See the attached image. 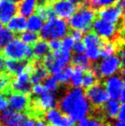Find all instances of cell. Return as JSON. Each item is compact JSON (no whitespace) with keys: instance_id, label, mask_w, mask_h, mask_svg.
Listing matches in <instances>:
<instances>
[{"instance_id":"d4e9b609","label":"cell","mask_w":125,"mask_h":126,"mask_svg":"<svg viewBox=\"0 0 125 126\" xmlns=\"http://www.w3.org/2000/svg\"><path fill=\"white\" fill-rule=\"evenodd\" d=\"M72 72H73V66L67 65L57 75L54 76L56 77L59 85H66L69 84V81L70 77H71Z\"/></svg>"},{"instance_id":"9a60e30c","label":"cell","mask_w":125,"mask_h":126,"mask_svg":"<svg viewBox=\"0 0 125 126\" xmlns=\"http://www.w3.org/2000/svg\"><path fill=\"white\" fill-rule=\"evenodd\" d=\"M18 11L17 5L8 0H2L0 2V22L2 24H7L10 19L16 15Z\"/></svg>"},{"instance_id":"60d3db41","label":"cell","mask_w":125,"mask_h":126,"mask_svg":"<svg viewBox=\"0 0 125 126\" xmlns=\"http://www.w3.org/2000/svg\"><path fill=\"white\" fill-rule=\"evenodd\" d=\"M57 1H61V0H50L51 3H54V2H57Z\"/></svg>"},{"instance_id":"1f68e13d","label":"cell","mask_w":125,"mask_h":126,"mask_svg":"<svg viewBox=\"0 0 125 126\" xmlns=\"http://www.w3.org/2000/svg\"><path fill=\"white\" fill-rule=\"evenodd\" d=\"M48 46L50 50L52 51L53 52L59 51L61 50V47H62V41L59 39H52V40H50V41L48 42Z\"/></svg>"},{"instance_id":"ffe728a7","label":"cell","mask_w":125,"mask_h":126,"mask_svg":"<svg viewBox=\"0 0 125 126\" xmlns=\"http://www.w3.org/2000/svg\"><path fill=\"white\" fill-rule=\"evenodd\" d=\"M36 5V0H22L19 4V7H17V8H18V11L20 15L26 17L30 16L34 12Z\"/></svg>"},{"instance_id":"9c48e42d","label":"cell","mask_w":125,"mask_h":126,"mask_svg":"<svg viewBox=\"0 0 125 126\" xmlns=\"http://www.w3.org/2000/svg\"><path fill=\"white\" fill-rule=\"evenodd\" d=\"M30 103V94L12 91L8 97V105L14 111L27 115Z\"/></svg>"},{"instance_id":"52a82bcc","label":"cell","mask_w":125,"mask_h":126,"mask_svg":"<svg viewBox=\"0 0 125 126\" xmlns=\"http://www.w3.org/2000/svg\"><path fill=\"white\" fill-rule=\"evenodd\" d=\"M124 0H117L109 6L101 8L97 11V16L99 19L114 24L124 23Z\"/></svg>"},{"instance_id":"4316f807","label":"cell","mask_w":125,"mask_h":126,"mask_svg":"<svg viewBox=\"0 0 125 126\" xmlns=\"http://www.w3.org/2000/svg\"><path fill=\"white\" fill-rule=\"evenodd\" d=\"M19 40H22L24 44L28 46H33L34 43H36L40 39V35L38 33L31 31H24L22 33H19Z\"/></svg>"},{"instance_id":"83f0119b","label":"cell","mask_w":125,"mask_h":126,"mask_svg":"<svg viewBox=\"0 0 125 126\" xmlns=\"http://www.w3.org/2000/svg\"><path fill=\"white\" fill-rule=\"evenodd\" d=\"M15 34L7 28H2L0 30V50L7 46L14 40Z\"/></svg>"},{"instance_id":"ee69618b","label":"cell","mask_w":125,"mask_h":126,"mask_svg":"<svg viewBox=\"0 0 125 126\" xmlns=\"http://www.w3.org/2000/svg\"><path fill=\"white\" fill-rule=\"evenodd\" d=\"M1 1H2V0H0V2H1Z\"/></svg>"},{"instance_id":"d590c367","label":"cell","mask_w":125,"mask_h":126,"mask_svg":"<svg viewBox=\"0 0 125 126\" xmlns=\"http://www.w3.org/2000/svg\"><path fill=\"white\" fill-rule=\"evenodd\" d=\"M7 106H8V99L3 94H0V111L5 110Z\"/></svg>"},{"instance_id":"8d00e7d4","label":"cell","mask_w":125,"mask_h":126,"mask_svg":"<svg viewBox=\"0 0 125 126\" xmlns=\"http://www.w3.org/2000/svg\"><path fill=\"white\" fill-rule=\"evenodd\" d=\"M124 103H121L120 105V109H119V111L117 113V117L118 120L120 122H124Z\"/></svg>"},{"instance_id":"ba28073f","label":"cell","mask_w":125,"mask_h":126,"mask_svg":"<svg viewBox=\"0 0 125 126\" xmlns=\"http://www.w3.org/2000/svg\"><path fill=\"white\" fill-rule=\"evenodd\" d=\"M84 94L86 99L90 103V107L102 106L110 99L102 79L95 83L94 86L84 90Z\"/></svg>"},{"instance_id":"8fae6325","label":"cell","mask_w":125,"mask_h":126,"mask_svg":"<svg viewBox=\"0 0 125 126\" xmlns=\"http://www.w3.org/2000/svg\"><path fill=\"white\" fill-rule=\"evenodd\" d=\"M104 86L106 89L110 98L115 100H119L121 91L124 88V81L122 76H111L108 79L103 80Z\"/></svg>"},{"instance_id":"30bf717a","label":"cell","mask_w":125,"mask_h":126,"mask_svg":"<svg viewBox=\"0 0 125 126\" xmlns=\"http://www.w3.org/2000/svg\"><path fill=\"white\" fill-rule=\"evenodd\" d=\"M29 118L23 113L14 111L11 109L0 111V126H23Z\"/></svg>"},{"instance_id":"8992f818","label":"cell","mask_w":125,"mask_h":126,"mask_svg":"<svg viewBox=\"0 0 125 126\" xmlns=\"http://www.w3.org/2000/svg\"><path fill=\"white\" fill-rule=\"evenodd\" d=\"M69 26L65 20L53 17L47 21L40 30V36L43 40H52L65 37L69 33Z\"/></svg>"},{"instance_id":"f35d334b","label":"cell","mask_w":125,"mask_h":126,"mask_svg":"<svg viewBox=\"0 0 125 126\" xmlns=\"http://www.w3.org/2000/svg\"><path fill=\"white\" fill-rule=\"evenodd\" d=\"M34 126H47V124L44 120H39V121H36Z\"/></svg>"},{"instance_id":"2e32d148","label":"cell","mask_w":125,"mask_h":126,"mask_svg":"<svg viewBox=\"0 0 125 126\" xmlns=\"http://www.w3.org/2000/svg\"><path fill=\"white\" fill-rule=\"evenodd\" d=\"M7 29L13 33H21L27 29V20L24 16L15 15L7 23Z\"/></svg>"},{"instance_id":"4dcf8cb0","label":"cell","mask_w":125,"mask_h":126,"mask_svg":"<svg viewBox=\"0 0 125 126\" xmlns=\"http://www.w3.org/2000/svg\"><path fill=\"white\" fill-rule=\"evenodd\" d=\"M74 44H75V40H73V38L70 35H66L65 37H63L61 50L70 52L74 47Z\"/></svg>"},{"instance_id":"d6986e66","label":"cell","mask_w":125,"mask_h":126,"mask_svg":"<svg viewBox=\"0 0 125 126\" xmlns=\"http://www.w3.org/2000/svg\"><path fill=\"white\" fill-rule=\"evenodd\" d=\"M34 11L35 14L43 21H48L55 17V15H54L52 8V3L43 5H36Z\"/></svg>"},{"instance_id":"f546056e","label":"cell","mask_w":125,"mask_h":126,"mask_svg":"<svg viewBox=\"0 0 125 126\" xmlns=\"http://www.w3.org/2000/svg\"><path fill=\"white\" fill-rule=\"evenodd\" d=\"M87 1H88L89 7H91L94 10H98L99 9L112 4L117 0H87Z\"/></svg>"},{"instance_id":"7402d4cb","label":"cell","mask_w":125,"mask_h":126,"mask_svg":"<svg viewBox=\"0 0 125 126\" xmlns=\"http://www.w3.org/2000/svg\"><path fill=\"white\" fill-rule=\"evenodd\" d=\"M27 20V28L31 32L38 33L42 29L44 26V21L40 17L35 15H31Z\"/></svg>"},{"instance_id":"44dd1931","label":"cell","mask_w":125,"mask_h":126,"mask_svg":"<svg viewBox=\"0 0 125 126\" xmlns=\"http://www.w3.org/2000/svg\"><path fill=\"white\" fill-rule=\"evenodd\" d=\"M99 80L94 74V72L92 70V69H87L83 70L82 74V86L84 88V90L90 87L94 86L95 83H97Z\"/></svg>"},{"instance_id":"484cf974","label":"cell","mask_w":125,"mask_h":126,"mask_svg":"<svg viewBox=\"0 0 125 126\" xmlns=\"http://www.w3.org/2000/svg\"><path fill=\"white\" fill-rule=\"evenodd\" d=\"M83 69L80 67L74 66L73 72H72L70 81H69V85L70 88H79L82 85V74H83Z\"/></svg>"},{"instance_id":"4fadbf2b","label":"cell","mask_w":125,"mask_h":126,"mask_svg":"<svg viewBox=\"0 0 125 126\" xmlns=\"http://www.w3.org/2000/svg\"><path fill=\"white\" fill-rule=\"evenodd\" d=\"M52 8L54 15L63 20L69 19L76 11V7L68 0H61L52 3Z\"/></svg>"},{"instance_id":"74e56055","label":"cell","mask_w":125,"mask_h":126,"mask_svg":"<svg viewBox=\"0 0 125 126\" xmlns=\"http://www.w3.org/2000/svg\"><path fill=\"white\" fill-rule=\"evenodd\" d=\"M5 68H4V58H3V56L0 53V73L1 72H4Z\"/></svg>"},{"instance_id":"ac0fdd59","label":"cell","mask_w":125,"mask_h":126,"mask_svg":"<svg viewBox=\"0 0 125 126\" xmlns=\"http://www.w3.org/2000/svg\"><path fill=\"white\" fill-rule=\"evenodd\" d=\"M13 77V76L10 75L5 71L0 73V94L7 97V99L12 92L10 83Z\"/></svg>"},{"instance_id":"836d02e7","label":"cell","mask_w":125,"mask_h":126,"mask_svg":"<svg viewBox=\"0 0 125 126\" xmlns=\"http://www.w3.org/2000/svg\"><path fill=\"white\" fill-rule=\"evenodd\" d=\"M45 87H44L43 84H40V83H36V84H34V86L32 87L31 94L39 96V95H40L42 93H44V92H45Z\"/></svg>"},{"instance_id":"7c38bea8","label":"cell","mask_w":125,"mask_h":126,"mask_svg":"<svg viewBox=\"0 0 125 126\" xmlns=\"http://www.w3.org/2000/svg\"><path fill=\"white\" fill-rule=\"evenodd\" d=\"M45 121L51 126H76L71 118L61 113L57 109H50L47 111Z\"/></svg>"},{"instance_id":"e575fe53","label":"cell","mask_w":125,"mask_h":126,"mask_svg":"<svg viewBox=\"0 0 125 126\" xmlns=\"http://www.w3.org/2000/svg\"><path fill=\"white\" fill-rule=\"evenodd\" d=\"M69 33L70 36L73 38V40H75V41H81L83 38V33L79 30L71 29L69 31Z\"/></svg>"},{"instance_id":"6da1fadb","label":"cell","mask_w":125,"mask_h":126,"mask_svg":"<svg viewBox=\"0 0 125 126\" xmlns=\"http://www.w3.org/2000/svg\"><path fill=\"white\" fill-rule=\"evenodd\" d=\"M63 86L64 91L63 96L56 102L57 109L61 113L71 118L74 122L85 118L89 112L90 106L85 97L83 89L70 88L69 84Z\"/></svg>"},{"instance_id":"f1b7e54d","label":"cell","mask_w":125,"mask_h":126,"mask_svg":"<svg viewBox=\"0 0 125 126\" xmlns=\"http://www.w3.org/2000/svg\"><path fill=\"white\" fill-rule=\"evenodd\" d=\"M45 81V82L44 87H45L46 91L51 92V93H55V92L58 89L59 87H60V85L57 82V79H56V77L54 76H49Z\"/></svg>"},{"instance_id":"5bb4252c","label":"cell","mask_w":125,"mask_h":126,"mask_svg":"<svg viewBox=\"0 0 125 126\" xmlns=\"http://www.w3.org/2000/svg\"><path fill=\"white\" fill-rule=\"evenodd\" d=\"M31 62L33 65V70L29 76V79L32 84L40 83V81H45L46 78L49 77L50 73L43 64L42 60H37L33 58V60H31Z\"/></svg>"},{"instance_id":"e0dca14e","label":"cell","mask_w":125,"mask_h":126,"mask_svg":"<svg viewBox=\"0 0 125 126\" xmlns=\"http://www.w3.org/2000/svg\"><path fill=\"white\" fill-rule=\"evenodd\" d=\"M32 51H33V56L34 59L42 60L48 53L51 52V50L46 40H39L36 43L33 45Z\"/></svg>"},{"instance_id":"5b68a950","label":"cell","mask_w":125,"mask_h":126,"mask_svg":"<svg viewBox=\"0 0 125 126\" xmlns=\"http://www.w3.org/2000/svg\"><path fill=\"white\" fill-rule=\"evenodd\" d=\"M92 28L94 33L104 40H115L124 38V23L117 25L98 18L94 22Z\"/></svg>"},{"instance_id":"603a6c76","label":"cell","mask_w":125,"mask_h":126,"mask_svg":"<svg viewBox=\"0 0 125 126\" xmlns=\"http://www.w3.org/2000/svg\"><path fill=\"white\" fill-rule=\"evenodd\" d=\"M120 109V104L116 100L108 101L106 104L103 105V110L106 117L111 118H115L117 117V113Z\"/></svg>"},{"instance_id":"277c9868","label":"cell","mask_w":125,"mask_h":126,"mask_svg":"<svg viewBox=\"0 0 125 126\" xmlns=\"http://www.w3.org/2000/svg\"><path fill=\"white\" fill-rule=\"evenodd\" d=\"M91 69L98 79L101 80L102 77L112 76L119 70H124V61L117 55H111L104 58L99 63L92 65Z\"/></svg>"},{"instance_id":"7bdbcfd3","label":"cell","mask_w":125,"mask_h":126,"mask_svg":"<svg viewBox=\"0 0 125 126\" xmlns=\"http://www.w3.org/2000/svg\"><path fill=\"white\" fill-rule=\"evenodd\" d=\"M47 126H51V125H47Z\"/></svg>"},{"instance_id":"d6a6232c","label":"cell","mask_w":125,"mask_h":126,"mask_svg":"<svg viewBox=\"0 0 125 126\" xmlns=\"http://www.w3.org/2000/svg\"><path fill=\"white\" fill-rule=\"evenodd\" d=\"M74 50V52L75 54H84L86 51L85 46H84L83 42L81 40V41H76L74 44V47L72 48Z\"/></svg>"},{"instance_id":"b9f144b4","label":"cell","mask_w":125,"mask_h":126,"mask_svg":"<svg viewBox=\"0 0 125 126\" xmlns=\"http://www.w3.org/2000/svg\"><path fill=\"white\" fill-rule=\"evenodd\" d=\"M2 27H3V24H2V23H1V22H0V30H1L2 28H3Z\"/></svg>"},{"instance_id":"7a4b0ae2","label":"cell","mask_w":125,"mask_h":126,"mask_svg":"<svg viewBox=\"0 0 125 126\" xmlns=\"http://www.w3.org/2000/svg\"><path fill=\"white\" fill-rule=\"evenodd\" d=\"M96 16L94 9L89 6H82L69 19V25L71 29L79 30L82 33H86L90 32Z\"/></svg>"},{"instance_id":"3957f363","label":"cell","mask_w":125,"mask_h":126,"mask_svg":"<svg viewBox=\"0 0 125 126\" xmlns=\"http://www.w3.org/2000/svg\"><path fill=\"white\" fill-rule=\"evenodd\" d=\"M0 53L4 59L28 61L33 59L32 48L24 44L19 39H14L2 50H0Z\"/></svg>"},{"instance_id":"cb8c5ba5","label":"cell","mask_w":125,"mask_h":126,"mask_svg":"<svg viewBox=\"0 0 125 126\" xmlns=\"http://www.w3.org/2000/svg\"><path fill=\"white\" fill-rule=\"evenodd\" d=\"M71 63L73 66H77L83 69L84 70L87 69H91V65L89 59L84 54H75L71 58Z\"/></svg>"},{"instance_id":"ab89813d","label":"cell","mask_w":125,"mask_h":126,"mask_svg":"<svg viewBox=\"0 0 125 126\" xmlns=\"http://www.w3.org/2000/svg\"><path fill=\"white\" fill-rule=\"evenodd\" d=\"M8 1H10V2H11V3H15V4H16V3H20L22 0H8Z\"/></svg>"}]
</instances>
